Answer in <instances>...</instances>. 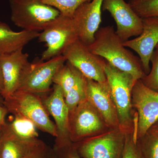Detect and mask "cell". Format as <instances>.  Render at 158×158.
Listing matches in <instances>:
<instances>
[{
  "mask_svg": "<svg viewBox=\"0 0 158 158\" xmlns=\"http://www.w3.org/2000/svg\"><path fill=\"white\" fill-rule=\"evenodd\" d=\"M88 47L93 53L119 70L131 75L136 80H141L147 75L139 57L124 46L112 26L99 27L93 42Z\"/></svg>",
  "mask_w": 158,
  "mask_h": 158,
  "instance_id": "cell-1",
  "label": "cell"
},
{
  "mask_svg": "<svg viewBox=\"0 0 158 158\" xmlns=\"http://www.w3.org/2000/svg\"><path fill=\"white\" fill-rule=\"evenodd\" d=\"M3 105L13 116L27 118L41 131L57 138L56 125L50 118L40 95L17 90L3 99Z\"/></svg>",
  "mask_w": 158,
  "mask_h": 158,
  "instance_id": "cell-2",
  "label": "cell"
},
{
  "mask_svg": "<svg viewBox=\"0 0 158 158\" xmlns=\"http://www.w3.org/2000/svg\"><path fill=\"white\" fill-rule=\"evenodd\" d=\"M106 61L105 72L117 110L119 129L124 134L133 132L132 92L137 80Z\"/></svg>",
  "mask_w": 158,
  "mask_h": 158,
  "instance_id": "cell-3",
  "label": "cell"
},
{
  "mask_svg": "<svg viewBox=\"0 0 158 158\" xmlns=\"http://www.w3.org/2000/svg\"><path fill=\"white\" fill-rule=\"evenodd\" d=\"M11 19L23 30L40 32L60 15L56 8L40 0H9Z\"/></svg>",
  "mask_w": 158,
  "mask_h": 158,
  "instance_id": "cell-4",
  "label": "cell"
},
{
  "mask_svg": "<svg viewBox=\"0 0 158 158\" xmlns=\"http://www.w3.org/2000/svg\"><path fill=\"white\" fill-rule=\"evenodd\" d=\"M78 38L72 18L60 14L40 32L38 40L44 43L46 47L40 60L47 61L62 55L67 46Z\"/></svg>",
  "mask_w": 158,
  "mask_h": 158,
  "instance_id": "cell-5",
  "label": "cell"
},
{
  "mask_svg": "<svg viewBox=\"0 0 158 158\" xmlns=\"http://www.w3.org/2000/svg\"><path fill=\"white\" fill-rule=\"evenodd\" d=\"M132 105L138 113L133 132L137 142L158 119V93L145 87L141 80H137L132 92Z\"/></svg>",
  "mask_w": 158,
  "mask_h": 158,
  "instance_id": "cell-6",
  "label": "cell"
},
{
  "mask_svg": "<svg viewBox=\"0 0 158 158\" xmlns=\"http://www.w3.org/2000/svg\"><path fill=\"white\" fill-rule=\"evenodd\" d=\"M125 135L119 128L113 129L77 142L74 146L83 158H121Z\"/></svg>",
  "mask_w": 158,
  "mask_h": 158,
  "instance_id": "cell-7",
  "label": "cell"
},
{
  "mask_svg": "<svg viewBox=\"0 0 158 158\" xmlns=\"http://www.w3.org/2000/svg\"><path fill=\"white\" fill-rule=\"evenodd\" d=\"M66 61L80 71L84 76L98 82L106 81V61L93 53L79 38L69 44L62 53Z\"/></svg>",
  "mask_w": 158,
  "mask_h": 158,
  "instance_id": "cell-8",
  "label": "cell"
},
{
  "mask_svg": "<svg viewBox=\"0 0 158 158\" xmlns=\"http://www.w3.org/2000/svg\"><path fill=\"white\" fill-rule=\"evenodd\" d=\"M107 127L98 111L87 99L69 113V132L72 142L96 135Z\"/></svg>",
  "mask_w": 158,
  "mask_h": 158,
  "instance_id": "cell-9",
  "label": "cell"
},
{
  "mask_svg": "<svg viewBox=\"0 0 158 158\" xmlns=\"http://www.w3.org/2000/svg\"><path fill=\"white\" fill-rule=\"evenodd\" d=\"M66 62L63 55L31 63V69L18 90L41 95L50 92L55 74Z\"/></svg>",
  "mask_w": 158,
  "mask_h": 158,
  "instance_id": "cell-10",
  "label": "cell"
},
{
  "mask_svg": "<svg viewBox=\"0 0 158 158\" xmlns=\"http://www.w3.org/2000/svg\"><path fill=\"white\" fill-rule=\"evenodd\" d=\"M29 55L19 49L11 53L0 54V69L4 80L3 98L18 90L31 69Z\"/></svg>",
  "mask_w": 158,
  "mask_h": 158,
  "instance_id": "cell-11",
  "label": "cell"
},
{
  "mask_svg": "<svg viewBox=\"0 0 158 158\" xmlns=\"http://www.w3.org/2000/svg\"><path fill=\"white\" fill-rule=\"evenodd\" d=\"M43 103L48 114L52 116L57 131L54 148H60L69 145L71 141L69 132V110L60 86L54 85L48 95H41Z\"/></svg>",
  "mask_w": 158,
  "mask_h": 158,
  "instance_id": "cell-12",
  "label": "cell"
},
{
  "mask_svg": "<svg viewBox=\"0 0 158 158\" xmlns=\"http://www.w3.org/2000/svg\"><path fill=\"white\" fill-rule=\"evenodd\" d=\"M102 10L110 12L116 23V34L123 42L142 33V19L124 0H104Z\"/></svg>",
  "mask_w": 158,
  "mask_h": 158,
  "instance_id": "cell-13",
  "label": "cell"
},
{
  "mask_svg": "<svg viewBox=\"0 0 158 158\" xmlns=\"http://www.w3.org/2000/svg\"><path fill=\"white\" fill-rule=\"evenodd\" d=\"M86 95L87 99L98 111L107 127L112 129L119 128L117 110L107 80L98 82L86 77Z\"/></svg>",
  "mask_w": 158,
  "mask_h": 158,
  "instance_id": "cell-14",
  "label": "cell"
},
{
  "mask_svg": "<svg viewBox=\"0 0 158 158\" xmlns=\"http://www.w3.org/2000/svg\"><path fill=\"white\" fill-rule=\"evenodd\" d=\"M104 0H91L82 4L75 12L73 19L79 39L87 46L93 42L102 22Z\"/></svg>",
  "mask_w": 158,
  "mask_h": 158,
  "instance_id": "cell-15",
  "label": "cell"
},
{
  "mask_svg": "<svg viewBox=\"0 0 158 158\" xmlns=\"http://www.w3.org/2000/svg\"><path fill=\"white\" fill-rule=\"evenodd\" d=\"M142 21L141 34L123 42V45L138 54L144 72L148 74L150 71L151 57L158 44V17L145 18Z\"/></svg>",
  "mask_w": 158,
  "mask_h": 158,
  "instance_id": "cell-16",
  "label": "cell"
},
{
  "mask_svg": "<svg viewBox=\"0 0 158 158\" xmlns=\"http://www.w3.org/2000/svg\"><path fill=\"white\" fill-rule=\"evenodd\" d=\"M45 144L38 138L19 137L6 121L0 138V158H25Z\"/></svg>",
  "mask_w": 158,
  "mask_h": 158,
  "instance_id": "cell-17",
  "label": "cell"
},
{
  "mask_svg": "<svg viewBox=\"0 0 158 158\" xmlns=\"http://www.w3.org/2000/svg\"><path fill=\"white\" fill-rule=\"evenodd\" d=\"M40 32L23 30L12 31L6 23L0 21V54L12 52L38 38Z\"/></svg>",
  "mask_w": 158,
  "mask_h": 158,
  "instance_id": "cell-18",
  "label": "cell"
},
{
  "mask_svg": "<svg viewBox=\"0 0 158 158\" xmlns=\"http://www.w3.org/2000/svg\"><path fill=\"white\" fill-rule=\"evenodd\" d=\"M82 75L83 74L80 71L66 61L55 74L53 84L61 87L65 97Z\"/></svg>",
  "mask_w": 158,
  "mask_h": 158,
  "instance_id": "cell-19",
  "label": "cell"
},
{
  "mask_svg": "<svg viewBox=\"0 0 158 158\" xmlns=\"http://www.w3.org/2000/svg\"><path fill=\"white\" fill-rule=\"evenodd\" d=\"M86 99V77L83 75L65 97V102L69 112L73 111L80 103Z\"/></svg>",
  "mask_w": 158,
  "mask_h": 158,
  "instance_id": "cell-20",
  "label": "cell"
},
{
  "mask_svg": "<svg viewBox=\"0 0 158 158\" xmlns=\"http://www.w3.org/2000/svg\"><path fill=\"white\" fill-rule=\"evenodd\" d=\"M9 123L13 131L19 137L24 138H38L37 127L29 119L21 116H14L13 120Z\"/></svg>",
  "mask_w": 158,
  "mask_h": 158,
  "instance_id": "cell-21",
  "label": "cell"
},
{
  "mask_svg": "<svg viewBox=\"0 0 158 158\" xmlns=\"http://www.w3.org/2000/svg\"><path fill=\"white\" fill-rule=\"evenodd\" d=\"M128 3L141 18L158 17V0H129Z\"/></svg>",
  "mask_w": 158,
  "mask_h": 158,
  "instance_id": "cell-22",
  "label": "cell"
},
{
  "mask_svg": "<svg viewBox=\"0 0 158 158\" xmlns=\"http://www.w3.org/2000/svg\"><path fill=\"white\" fill-rule=\"evenodd\" d=\"M59 10L60 14L73 18L77 9L82 4L91 0H40Z\"/></svg>",
  "mask_w": 158,
  "mask_h": 158,
  "instance_id": "cell-23",
  "label": "cell"
},
{
  "mask_svg": "<svg viewBox=\"0 0 158 158\" xmlns=\"http://www.w3.org/2000/svg\"><path fill=\"white\" fill-rule=\"evenodd\" d=\"M143 158H158V136L147 131L137 141Z\"/></svg>",
  "mask_w": 158,
  "mask_h": 158,
  "instance_id": "cell-24",
  "label": "cell"
},
{
  "mask_svg": "<svg viewBox=\"0 0 158 158\" xmlns=\"http://www.w3.org/2000/svg\"><path fill=\"white\" fill-rule=\"evenodd\" d=\"M152 69L141 81L148 89L158 93V49L156 48L151 57Z\"/></svg>",
  "mask_w": 158,
  "mask_h": 158,
  "instance_id": "cell-25",
  "label": "cell"
},
{
  "mask_svg": "<svg viewBox=\"0 0 158 158\" xmlns=\"http://www.w3.org/2000/svg\"><path fill=\"white\" fill-rule=\"evenodd\" d=\"M121 158H143L138 143L133 138V132L125 134Z\"/></svg>",
  "mask_w": 158,
  "mask_h": 158,
  "instance_id": "cell-26",
  "label": "cell"
},
{
  "mask_svg": "<svg viewBox=\"0 0 158 158\" xmlns=\"http://www.w3.org/2000/svg\"><path fill=\"white\" fill-rule=\"evenodd\" d=\"M54 149L56 154L57 158H82L72 144Z\"/></svg>",
  "mask_w": 158,
  "mask_h": 158,
  "instance_id": "cell-27",
  "label": "cell"
},
{
  "mask_svg": "<svg viewBox=\"0 0 158 158\" xmlns=\"http://www.w3.org/2000/svg\"><path fill=\"white\" fill-rule=\"evenodd\" d=\"M25 158H57V157L53 148H52L46 144Z\"/></svg>",
  "mask_w": 158,
  "mask_h": 158,
  "instance_id": "cell-28",
  "label": "cell"
},
{
  "mask_svg": "<svg viewBox=\"0 0 158 158\" xmlns=\"http://www.w3.org/2000/svg\"><path fill=\"white\" fill-rule=\"evenodd\" d=\"M8 113H9L4 105L0 104V127L6 121V116Z\"/></svg>",
  "mask_w": 158,
  "mask_h": 158,
  "instance_id": "cell-29",
  "label": "cell"
},
{
  "mask_svg": "<svg viewBox=\"0 0 158 158\" xmlns=\"http://www.w3.org/2000/svg\"><path fill=\"white\" fill-rule=\"evenodd\" d=\"M148 131L158 136V119L151 126Z\"/></svg>",
  "mask_w": 158,
  "mask_h": 158,
  "instance_id": "cell-30",
  "label": "cell"
},
{
  "mask_svg": "<svg viewBox=\"0 0 158 158\" xmlns=\"http://www.w3.org/2000/svg\"><path fill=\"white\" fill-rule=\"evenodd\" d=\"M4 80H3L2 73L0 69V94L1 96L4 90Z\"/></svg>",
  "mask_w": 158,
  "mask_h": 158,
  "instance_id": "cell-31",
  "label": "cell"
},
{
  "mask_svg": "<svg viewBox=\"0 0 158 158\" xmlns=\"http://www.w3.org/2000/svg\"><path fill=\"white\" fill-rule=\"evenodd\" d=\"M0 104H3V98L1 96V94H0Z\"/></svg>",
  "mask_w": 158,
  "mask_h": 158,
  "instance_id": "cell-32",
  "label": "cell"
},
{
  "mask_svg": "<svg viewBox=\"0 0 158 158\" xmlns=\"http://www.w3.org/2000/svg\"><path fill=\"white\" fill-rule=\"evenodd\" d=\"M2 126H3V125L1 127H0V138H1V135H2Z\"/></svg>",
  "mask_w": 158,
  "mask_h": 158,
  "instance_id": "cell-33",
  "label": "cell"
},
{
  "mask_svg": "<svg viewBox=\"0 0 158 158\" xmlns=\"http://www.w3.org/2000/svg\"><path fill=\"white\" fill-rule=\"evenodd\" d=\"M156 48L158 49V44L157 45H156Z\"/></svg>",
  "mask_w": 158,
  "mask_h": 158,
  "instance_id": "cell-34",
  "label": "cell"
},
{
  "mask_svg": "<svg viewBox=\"0 0 158 158\" xmlns=\"http://www.w3.org/2000/svg\"></svg>",
  "mask_w": 158,
  "mask_h": 158,
  "instance_id": "cell-35",
  "label": "cell"
}]
</instances>
